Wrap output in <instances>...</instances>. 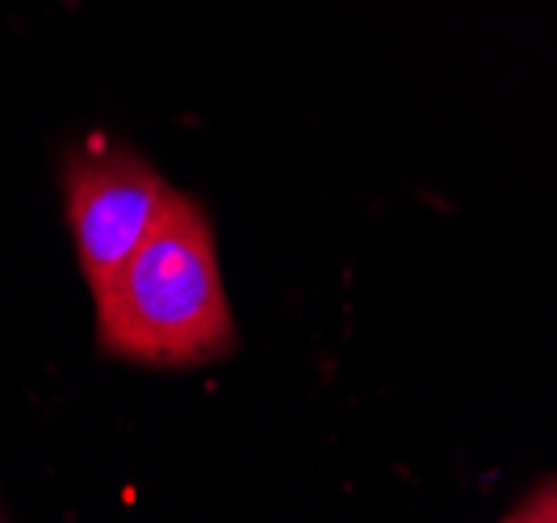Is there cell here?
<instances>
[{"instance_id":"cell-1","label":"cell","mask_w":557,"mask_h":523,"mask_svg":"<svg viewBox=\"0 0 557 523\" xmlns=\"http://www.w3.org/2000/svg\"><path fill=\"white\" fill-rule=\"evenodd\" d=\"M92 302L97 339L113 357L201 364L235 344L210 222L181 194H168L147 239Z\"/></svg>"},{"instance_id":"cell-2","label":"cell","mask_w":557,"mask_h":523,"mask_svg":"<svg viewBox=\"0 0 557 523\" xmlns=\"http://www.w3.org/2000/svg\"><path fill=\"white\" fill-rule=\"evenodd\" d=\"M160 172L126 155V151H101L76 160L67 172V219L81 251L84 281L92 298L110 285L117 269L135 256L147 231L156 226L168 201Z\"/></svg>"},{"instance_id":"cell-3","label":"cell","mask_w":557,"mask_h":523,"mask_svg":"<svg viewBox=\"0 0 557 523\" xmlns=\"http://www.w3.org/2000/svg\"><path fill=\"white\" fill-rule=\"evenodd\" d=\"M503 520L511 523H557V477L549 486H541V490H532L520 507H511Z\"/></svg>"}]
</instances>
